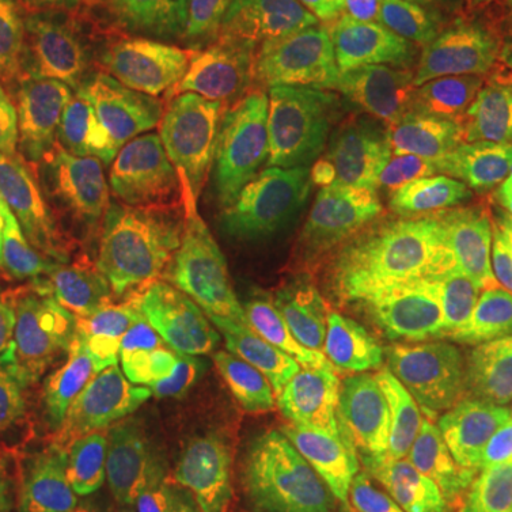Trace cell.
<instances>
[{"label":"cell","instance_id":"cell-1","mask_svg":"<svg viewBox=\"0 0 512 512\" xmlns=\"http://www.w3.org/2000/svg\"><path fill=\"white\" fill-rule=\"evenodd\" d=\"M160 20L52 26L46 157L114 160L148 183L160 174L183 146L185 74L202 63L168 18Z\"/></svg>","mask_w":512,"mask_h":512},{"label":"cell","instance_id":"cell-2","mask_svg":"<svg viewBox=\"0 0 512 512\" xmlns=\"http://www.w3.org/2000/svg\"><path fill=\"white\" fill-rule=\"evenodd\" d=\"M450 211L390 185L348 191L319 245V276L359 359L390 399L402 390L421 333Z\"/></svg>","mask_w":512,"mask_h":512},{"label":"cell","instance_id":"cell-3","mask_svg":"<svg viewBox=\"0 0 512 512\" xmlns=\"http://www.w3.org/2000/svg\"><path fill=\"white\" fill-rule=\"evenodd\" d=\"M387 100L333 89L311 77L214 69L197 100L202 143L251 174L316 194L342 183L373 146Z\"/></svg>","mask_w":512,"mask_h":512},{"label":"cell","instance_id":"cell-4","mask_svg":"<svg viewBox=\"0 0 512 512\" xmlns=\"http://www.w3.org/2000/svg\"><path fill=\"white\" fill-rule=\"evenodd\" d=\"M217 362L225 387L259 413H339L362 390L359 350L311 265L239 296Z\"/></svg>","mask_w":512,"mask_h":512},{"label":"cell","instance_id":"cell-5","mask_svg":"<svg viewBox=\"0 0 512 512\" xmlns=\"http://www.w3.org/2000/svg\"><path fill=\"white\" fill-rule=\"evenodd\" d=\"M365 461L367 421L220 407L205 439L197 512H348Z\"/></svg>","mask_w":512,"mask_h":512},{"label":"cell","instance_id":"cell-6","mask_svg":"<svg viewBox=\"0 0 512 512\" xmlns=\"http://www.w3.org/2000/svg\"><path fill=\"white\" fill-rule=\"evenodd\" d=\"M512 94L461 74L436 72L404 100H387L379 134L333 194L390 185L436 205L478 200L507 160Z\"/></svg>","mask_w":512,"mask_h":512},{"label":"cell","instance_id":"cell-7","mask_svg":"<svg viewBox=\"0 0 512 512\" xmlns=\"http://www.w3.org/2000/svg\"><path fill=\"white\" fill-rule=\"evenodd\" d=\"M427 333L433 393L447 416L512 353V180L447 222Z\"/></svg>","mask_w":512,"mask_h":512},{"label":"cell","instance_id":"cell-8","mask_svg":"<svg viewBox=\"0 0 512 512\" xmlns=\"http://www.w3.org/2000/svg\"><path fill=\"white\" fill-rule=\"evenodd\" d=\"M151 188L183 208L237 296L313 254L328 231L313 194L262 180L202 140L177 148Z\"/></svg>","mask_w":512,"mask_h":512},{"label":"cell","instance_id":"cell-9","mask_svg":"<svg viewBox=\"0 0 512 512\" xmlns=\"http://www.w3.org/2000/svg\"><path fill=\"white\" fill-rule=\"evenodd\" d=\"M0 390L63 493L89 512H137L134 484L94 413L60 325L37 308L0 305Z\"/></svg>","mask_w":512,"mask_h":512},{"label":"cell","instance_id":"cell-10","mask_svg":"<svg viewBox=\"0 0 512 512\" xmlns=\"http://www.w3.org/2000/svg\"><path fill=\"white\" fill-rule=\"evenodd\" d=\"M379 0H174L168 23L202 63L365 80Z\"/></svg>","mask_w":512,"mask_h":512},{"label":"cell","instance_id":"cell-11","mask_svg":"<svg viewBox=\"0 0 512 512\" xmlns=\"http://www.w3.org/2000/svg\"><path fill=\"white\" fill-rule=\"evenodd\" d=\"M143 174L100 157H46L32 185L37 291L57 325H80L111 293L114 259Z\"/></svg>","mask_w":512,"mask_h":512},{"label":"cell","instance_id":"cell-12","mask_svg":"<svg viewBox=\"0 0 512 512\" xmlns=\"http://www.w3.org/2000/svg\"><path fill=\"white\" fill-rule=\"evenodd\" d=\"M106 387L157 441L194 447L220 413V379L200 319L154 313L126 293L89 316Z\"/></svg>","mask_w":512,"mask_h":512},{"label":"cell","instance_id":"cell-13","mask_svg":"<svg viewBox=\"0 0 512 512\" xmlns=\"http://www.w3.org/2000/svg\"><path fill=\"white\" fill-rule=\"evenodd\" d=\"M114 279L134 305L154 313H185L211 328L228 322L239 302L183 208L154 188H148L123 228Z\"/></svg>","mask_w":512,"mask_h":512},{"label":"cell","instance_id":"cell-14","mask_svg":"<svg viewBox=\"0 0 512 512\" xmlns=\"http://www.w3.org/2000/svg\"><path fill=\"white\" fill-rule=\"evenodd\" d=\"M52 26L43 0H0V165L6 171L37 168L46 157Z\"/></svg>","mask_w":512,"mask_h":512},{"label":"cell","instance_id":"cell-15","mask_svg":"<svg viewBox=\"0 0 512 512\" xmlns=\"http://www.w3.org/2000/svg\"><path fill=\"white\" fill-rule=\"evenodd\" d=\"M467 0H379L365 80L382 100H402L433 80Z\"/></svg>","mask_w":512,"mask_h":512},{"label":"cell","instance_id":"cell-16","mask_svg":"<svg viewBox=\"0 0 512 512\" xmlns=\"http://www.w3.org/2000/svg\"><path fill=\"white\" fill-rule=\"evenodd\" d=\"M362 396L367 413V461L362 487L348 512H447L413 447L396 427L390 393L367 362H362Z\"/></svg>","mask_w":512,"mask_h":512},{"label":"cell","instance_id":"cell-17","mask_svg":"<svg viewBox=\"0 0 512 512\" xmlns=\"http://www.w3.org/2000/svg\"><path fill=\"white\" fill-rule=\"evenodd\" d=\"M444 461L476 481H512V353L439 427Z\"/></svg>","mask_w":512,"mask_h":512},{"label":"cell","instance_id":"cell-18","mask_svg":"<svg viewBox=\"0 0 512 512\" xmlns=\"http://www.w3.org/2000/svg\"><path fill=\"white\" fill-rule=\"evenodd\" d=\"M512 94V0H467L439 69Z\"/></svg>","mask_w":512,"mask_h":512},{"label":"cell","instance_id":"cell-19","mask_svg":"<svg viewBox=\"0 0 512 512\" xmlns=\"http://www.w3.org/2000/svg\"><path fill=\"white\" fill-rule=\"evenodd\" d=\"M37 288L35 220L0 165V305L12 311L35 308Z\"/></svg>","mask_w":512,"mask_h":512},{"label":"cell","instance_id":"cell-20","mask_svg":"<svg viewBox=\"0 0 512 512\" xmlns=\"http://www.w3.org/2000/svg\"><path fill=\"white\" fill-rule=\"evenodd\" d=\"M9 458H6V487L3 512H86L60 490L46 458L32 439L29 427L20 421L15 407L6 413Z\"/></svg>","mask_w":512,"mask_h":512},{"label":"cell","instance_id":"cell-21","mask_svg":"<svg viewBox=\"0 0 512 512\" xmlns=\"http://www.w3.org/2000/svg\"><path fill=\"white\" fill-rule=\"evenodd\" d=\"M174 0H43L55 23H154Z\"/></svg>","mask_w":512,"mask_h":512},{"label":"cell","instance_id":"cell-22","mask_svg":"<svg viewBox=\"0 0 512 512\" xmlns=\"http://www.w3.org/2000/svg\"><path fill=\"white\" fill-rule=\"evenodd\" d=\"M6 413L9 399L0 390V512H3V487H6V458H9V433H6Z\"/></svg>","mask_w":512,"mask_h":512},{"label":"cell","instance_id":"cell-23","mask_svg":"<svg viewBox=\"0 0 512 512\" xmlns=\"http://www.w3.org/2000/svg\"><path fill=\"white\" fill-rule=\"evenodd\" d=\"M507 160H512V114H510V131H507Z\"/></svg>","mask_w":512,"mask_h":512}]
</instances>
